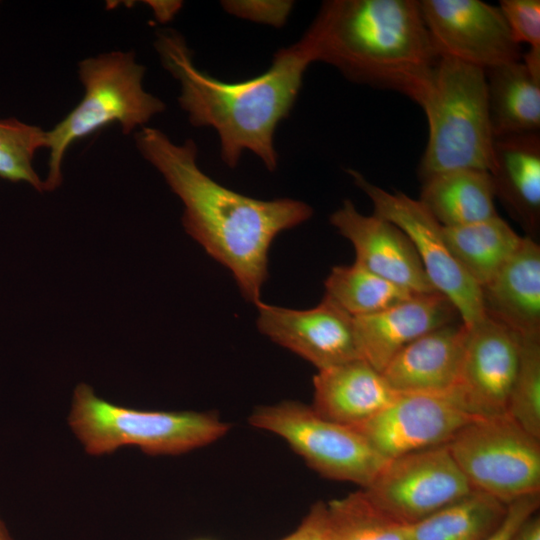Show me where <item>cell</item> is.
<instances>
[{"mask_svg":"<svg viewBox=\"0 0 540 540\" xmlns=\"http://www.w3.org/2000/svg\"><path fill=\"white\" fill-rule=\"evenodd\" d=\"M508 505L478 490L410 525V540H485L502 523Z\"/></svg>","mask_w":540,"mask_h":540,"instance_id":"obj_24","label":"cell"},{"mask_svg":"<svg viewBox=\"0 0 540 540\" xmlns=\"http://www.w3.org/2000/svg\"><path fill=\"white\" fill-rule=\"evenodd\" d=\"M347 173L373 205V213L393 223L412 242L425 273L439 293L455 307L462 322L471 327L486 315L481 288L450 252L443 226L416 199L396 191L389 192L370 182L354 169Z\"/></svg>","mask_w":540,"mask_h":540,"instance_id":"obj_9","label":"cell"},{"mask_svg":"<svg viewBox=\"0 0 540 540\" xmlns=\"http://www.w3.org/2000/svg\"><path fill=\"white\" fill-rule=\"evenodd\" d=\"M68 424L94 456L124 446H136L150 455H177L209 445L229 430L213 413L147 411L113 404L85 383L74 390Z\"/></svg>","mask_w":540,"mask_h":540,"instance_id":"obj_6","label":"cell"},{"mask_svg":"<svg viewBox=\"0 0 540 540\" xmlns=\"http://www.w3.org/2000/svg\"><path fill=\"white\" fill-rule=\"evenodd\" d=\"M520 350L519 334L485 316L468 327L458 376L448 396L474 418L506 414Z\"/></svg>","mask_w":540,"mask_h":540,"instance_id":"obj_12","label":"cell"},{"mask_svg":"<svg viewBox=\"0 0 540 540\" xmlns=\"http://www.w3.org/2000/svg\"><path fill=\"white\" fill-rule=\"evenodd\" d=\"M324 286L325 296L352 317L381 312L415 295L355 262L333 267Z\"/></svg>","mask_w":540,"mask_h":540,"instance_id":"obj_25","label":"cell"},{"mask_svg":"<svg viewBox=\"0 0 540 540\" xmlns=\"http://www.w3.org/2000/svg\"><path fill=\"white\" fill-rule=\"evenodd\" d=\"M473 418L448 395L399 393L380 412L353 428L389 460L446 445Z\"/></svg>","mask_w":540,"mask_h":540,"instance_id":"obj_13","label":"cell"},{"mask_svg":"<svg viewBox=\"0 0 540 540\" xmlns=\"http://www.w3.org/2000/svg\"><path fill=\"white\" fill-rule=\"evenodd\" d=\"M249 422L281 437L323 477L351 482L362 489L388 461L353 427L327 420L298 401L257 407Z\"/></svg>","mask_w":540,"mask_h":540,"instance_id":"obj_8","label":"cell"},{"mask_svg":"<svg viewBox=\"0 0 540 540\" xmlns=\"http://www.w3.org/2000/svg\"><path fill=\"white\" fill-rule=\"evenodd\" d=\"M255 306L259 331L318 370L362 359L354 317L326 296L316 307L305 310L262 301Z\"/></svg>","mask_w":540,"mask_h":540,"instance_id":"obj_14","label":"cell"},{"mask_svg":"<svg viewBox=\"0 0 540 540\" xmlns=\"http://www.w3.org/2000/svg\"><path fill=\"white\" fill-rule=\"evenodd\" d=\"M78 75L83 97L51 130L46 131L49 150L44 191L62 182V163L70 146L96 131L118 123L124 134L148 123L166 109L164 102L143 87L145 67L132 51H112L83 59Z\"/></svg>","mask_w":540,"mask_h":540,"instance_id":"obj_5","label":"cell"},{"mask_svg":"<svg viewBox=\"0 0 540 540\" xmlns=\"http://www.w3.org/2000/svg\"><path fill=\"white\" fill-rule=\"evenodd\" d=\"M443 235L454 258L480 288L494 277L522 240L499 215L470 225L443 227Z\"/></svg>","mask_w":540,"mask_h":540,"instance_id":"obj_23","label":"cell"},{"mask_svg":"<svg viewBox=\"0 0 540 540\" xmlns=\"http://www.w3.org/2000/svg\"><path fill=\"white\" fill-rule=\"evenodd\" d=\"M331 540H410V525L380 508L363 489L327 503Z\"/></svg>","mask_w":540,"mask_h":540,"instance_id":"obj_26","label":"cell"},{"mask_svg":"<svg viewBox=\"0 0 540 540\" xmlns=\"http://www.w3.org/2000/svg\"><path fill=\"white\" fill-rule=\"evenodd\" d=\"M0 540H12L1 518H0Z\"/></svg>","mask_w":540,"mask_h":540,"instance_id":"obj_35","label":"cell"},{"mask_svg":"<svg viewBox=\"0 0 540 540\" xmlns=\"http://www.w3.org/2000/svg\"><path fill=\"white\" fill-rule=\"evenodd\" d=\"M197 540H209V539H197Z\"/></svg>","mask_w":540,"mask_h":540,"instance_id":"obj_36","label":"cell"},{"mask_svg":"<svg viewBox=\"0 0 540 540\" xmlns=\"http://www.w3.org/2000/svg\"><path fill=\"white\" fill-rule=\"evenodd\" d=\"M299 40L313 62L419 106L440 58L415 0L324 1Z\"/></svg>","mask_w":540,"mask_h":540,"instance_id":"obj_3","label":"cell"},{"mask_svg":"<svg viewBox=\"0 0 540 540\" xmlns=\"http://www.w3.org/2000/svg\"><path fill=\"white\" fill-rule=\"evenodd\" d=\"M363 490L386 514L412 525L473 489L441 445L389 459Z\"/></svg>","mask_w":540,"mask_h":540,"instance_id":"obj_10","label":"cell"},{"mask_svg":"<svg viewBox=\"0 0 540 540\" xmlns=\"http://www.w3.org/2000/svg\"><path fill=\"white\" fill-rule=\"evenodd\" d=\"M540 506V493L524 496L508 504L500 526L485 540H510L520 525Z\"/></svg>","mask_w":540,"mask_h":540,"instance_id":"obj_31","label":"cell"},{"mask_svg":"<svg viewBox=\"0 0 540 540\" xmlns=\"http://www.w3.org/2000/svg\"><path fill=\"white\" fill-rule=\"evenodd\" d=\"M491 175L495 198L527 231L540 223V132L494 138Z\"/></svg>","mask_w":540,"mask_h":540,"instance_id":"obj_20","label":"cell"},{"mask_svg":"<svg viewBox=\"0 0 540 540\" xmlns=\"http://www.w3.org/2000/svg\"><path fill=\"white\" fill-rule=\"evenodd\" d=\"M280 540H331L327 503L313 504L298 527Z\"/></svg>","mask_w":540,"mask_h":540,"instance_id":"obj_32","label":"cell"},{"mask_svg":"<svg viewBox=\"0 0 540 540\" xmlns=\"http://www.w3.org/2000/svg\"><path fill=\"white\" fill-rule=\"evenodd\" d=\"M500 8L514 40L540 50V1L501 0Z\"/></svg>","mask_w":540,"mask_h":540,"instance_id":"obj_29","label":"cell"},{"mask_svg":"<svg viewBox=\"0 0 540 540\" xmlns=\"http://www.w3.org/2000/svg\"><path fill=\"white\" fill-rule=\"evenodd\" d=\"M506 414L540 439V335L521 337L520 359Z\"/></svg>","mask_w":540,"mask_h":540,"instance_id":"obj_28","label":"cell"},{"mask_svg":"<svg viewBox=\"0 0 540 540\" xmlns=\"http://www.w3.org/2000/svg\"><path fill=\"white\" fill-rule=\"evenodd\" d=\"M134 139L142 157L183 202L186 232L232 273L246 301L260 303L273 240L309 220L312 207L292 198L260 200L219 184L198 166L193 139L177 144L147 126Z\"/></svg>","mask_w":540,"mask_h":540,"instance_id":"obj_1","label":"cell"},{"mask_svg":"<svg viewBox=\"0 0 540 540\" xmlns=\"http://www.w3.org/2000/svg\"><path fill=\"white\" fill-rule=\"evenodd\" d=\"M422 182L418 199L443 227H460L497 216L488 171L462 168L432 175Z\"/></svg>","mask_w":540,"mask_h":540,"instance_id":"obj_21","label":"cell"},{"mask_svg":"<svg viewBox=\"0 0 540 540\" xmlns=\"http://www.w3.org/2000/svg\"><path fill=\"white\" fill-rule=\"evenodd\" d=\"M42 148H46V131L15 118L0 120V178L44 191V183L32 165Z\"/></svg>","mask_w":540,"mask_h":540,"instance_id":"obj_27","label":"cell"},{"mask_svg":"<svg viewBox=\"0 0 540 540\" xmlns=\"http://www.w3.org/2000/svg\"><path fill=\"white\" fill-rule=\"evenodd\" d=\"M446 446L472 489L506 505L540 493V439L508 414L473 418Z\"/></svg>","mask_w":540,"mask_h":540,"instance_id":"obj_7","label":"cell"},{"mask_svg":"<svg viewBox=\"0 0 540 540\" xmlns=\"http://www.w3.org/2000/svg\"><path fill=\"white\" fill-rule=\"evenodd\" d=\"M510 540H540V516L536 512L528 517Z\"/></svg>","mask_w":540,"mask_h":540,"instance_id":"obj_33","label":"cell"},{"mask_svg":"<svg viewBox=\"0 0 540 540\" xmlns=\"http://www.w3.org/2000/svg\"><path fill=\"white\" fill-rule=\"evenodd\" d=\"M459 316L441 293L415 294L381 312L354 317L361 358L379 372L405 346Z\"/></svg>","mask_w":540,"mask_h":540,"instance_id":"obj_16","label":"cell"},{"mask_svg":"<svg viewBox=\"0 0 540 540\" xmlns=\"http://www.w3.org/2000/svg\"><path fill=\"white\" fill-rule=\"evenodd\" d=\"M312 408L321 417L356 426L385 408L399 393L364 359L318 370Z\"/></svg>","mask_w":540,"mask_h":540,"instance_id":"obj_19","label":"cell"},{"mask_svg":"<svg viewBox=\"0 0 540 540\" xmlns=\"http://www.w3.org/2000/svg\"><path fill=\"white\" fill-rule=\"evenodd\" d=\"M419 7L440 56L484 70L522 60L498 6L480 0H420Z\"/></svg>","mask_w":540,"mask_h":540,"instance_id":"obj_11","label":"cell"},{"mask_svg":"<svg viewBox=\"0 0 540 540\" xmlns=\"http://www.w3.org/2000/svg\"><path fill=\"white\" fill-rule=\"evenodd\" d=\"M485 77L494 138L539 132L540 73L520 60L486 69Z\"/></svg>","mask_w":540,"mask_h":540,"instance_id":"obj_22","label":"cell"},{"mask_svg":"<svg viewBox=\"0 0 540 540\" xmlns=\"http://www.w3.org/2000/svg\"><path fill=\"white\" fill-rule=\"evenodd\" d=\"M148 3L152 7L156 18L161 22L172 18L181 7V2L178 1H149Z\"/></svg>","mask_w":540,"mask_h":540,"instance_id":"obj_34","label":"cell"},{"mask_svg":"<svg viewBox=\"0 0 540 540\" xmlns=\"http://www.w3.org/2000/svg\"><path fill=\"white\" fill-rule=\"evenodd\" d=\"M468 327L451 323L401 349L382 370L397 393L448 395L460 368Z\"/></svg>","mask_w":540,"mask_h":540,"instance_id":"obj_17","label":"cell"},{"mask_svg":"<svg viewBox=\"0 0 540 540\" xmlns=\"http://www.w3.org/2000/svg\"><path fill=\"white\" fill-rule=\"evenodd\" d=\"M154 46L164 69L180 84L178 102L191 125L217 132L224 163L235 168L247 150L269 171L276 170V128L293 109L313 63L304 44L298 40L279 49L266 71L238 82L198 69L185 38L175 30L158 31Z\"/></svg>","mask_w":540,"mask_h":540,"instance_id":"obj_2","label":"cell"},{"mask_svg":"<svg viewBox=\"0 0 540 540\" xmlns=\"http://www.w3.org/2000/svg\"><path fill=\"white\" fill-rule=\"evenodd\" d=\"M481 294L486 316L521 337L540 335V247L531 236L522 237Z\"/></svg>","mask_w":540,"mask_h":540,"instance_id":"obj_18","label":"cell"},{"mask_svg":"<svg viewBox=\"0 0 540 540\" xmlns=\"http://www.w3.org/2000/svg\"><path fill=\"white\" fill-rule=\"evenodd\" d=\"M420 107L428 121L418 170L421 181L454 169L491 171L494 135L484 69L440 56Z\"/></svg>","mask_w":540,"mask_h":540,"instance_id":"obj_4","label":"cell"},{"mask_svg":"<svg viewBox=\"0 0 540 540\" xmlns=\"http://www.w3.org/2000/svg\"><path fill=\"white\" fill-rule=\"evenodd\" d=\"M293 5L294 2L288 0H226L221 2V6L229 14L278 28L286 23Z\"/></svg>","mask_w":540,"mask_h":540,"instance_id":"obj_30","label":"cell"},{"mask_svg":"<svg viewBox=\"0 0 540 540\" xmlns=\"http://www.w3.org/2000/svg\"><path fill=\"white\" fill-rule=\"evenodd\" d=\"M354 247L355 263L415 294L438 292L428 279L408 236L376 214L360 213L351 200L329 218Z\"/></svg>","mask_w":540,"mask_h":540,"instance_id":"obj_15","label":"cell"}]
</instances>
